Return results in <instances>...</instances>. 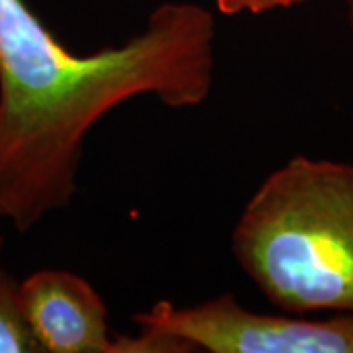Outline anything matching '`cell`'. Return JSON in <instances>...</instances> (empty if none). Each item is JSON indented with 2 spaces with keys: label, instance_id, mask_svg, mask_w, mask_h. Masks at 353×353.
<instances>
[{
  "label": "cell",
  "instance_id": "cell-1",
  "mask_svg": "<svg viewBox=\"0 0 353 353\" xmlns=\"http://www.w3.org/2000/svg\"><path fill=\"white\" fill-rule=\"evenodd\" d=\"M214 67L216 20L194 2H163L126 43L77 55L24 0H0V218L26 234L65 208L104 114L141 94L199 106Z\"/></svg>",
  "mask_w": 353,
  "mask_h": 353
},
{
  "label": "cell",
  "instance_id": "cell-2",
  "mask_svg": "<svg viewBox=\"0 0 353 353\" xmlns=\"http://www.w3.org/2000/svg\"><path fill=\"white\" fill-rule=\"evenodd\" d=\"M232 252L281 310L353 314V165L290 157L245 202Z\"/></svg>",
  "mask_w": 353,
  "mask_h": 353
},
{
  "label": "cell",
  "instance_id": "cell-3",
  "mask_svg": "<svg viewBox=\"0 0 353 353\" xmlns=\"http://www.w3.org/2000/svg\"><path fill=\"white\" fill-rule=\"evenodd\" d=\"M132 322L187 341L194 352L353 353V314L326 320L259 314L243 308L230 292L189 308L159 301L132 316Z\"/></svg>",
  "mask_w": 353,
  "mask_h": 353
},
{
  "label": "cell",
  "instance_id": "cell-4",
  "mask_svg": "<svg viewBox=\"0 0 353 353\" xmlns=\"http://www.w3.org/2000/svg\"><path fill=\"white\" fill-rule=\"evenodd\" d=\"M20 301L43 353H116L106 304L81 275L36 271L20 283Z\"/></svg>",
  "mask_w": 353,
  "mask_h": 353
},
{
  "label": "cell",
  "instance_id": "cell-5",
  "mask_svg": "<svg viewBox=\"0 0 353 353\" xmlns=\"http://www.w3.org/2000/svg\"><path fill=\"white\" fill-rule=\"evenodd\" d=\"M0 353H43L26 320L20 283L0 271Z\"/></svg>",
  "mask_w": 353,
  "mask_h": 353
},
{
  "label": "cell",
  "instance_id": "cell-6",
  "mask_svg": "<svg viewBox=\"0 0 353 353\" xmlns=\"http://www.w3.org/2000/svg\"><path fill=\"white\" fill-rule=\"evenodd\" d=\"M218 12L226 16H236L241 12L261 14L275 10V8H289L292 4H299L304 0H214Z\"/></svg>",
  "mask_w": 353,
  "mask_h": 353
},
{
  "label": "cell",
  "instance_id": "cell-7",
  "mask_svg": "<svg viewBox=\"0 0 353 353\" xmlns=\"http://www.w3.org/2000/svg\"><path fill=\"white\" fill-rule=\"evenodd\" d=\"M345 6H347V18H350V24L353 28V0H343Z\"/></svg>",
  "mask_w": 353,
  "mask_h": 353
},
{
  "label": "cell",
  "instance_id": "cell-8",
  "mask_svg": "<svg viewBox=\"0 0 353 353\" xmlns=\"http://www.w3.org/2000/svg\"><path fill=\"white\" fill-rule=\"evenodd\" d=\"M0 250H2V236H0Z\"/></svg>",
  "mask_w": 353,
  "mask_h": 353
}]
</instances>
